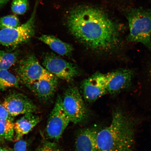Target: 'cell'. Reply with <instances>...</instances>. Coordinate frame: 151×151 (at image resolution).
Returning a JSON list of instances; mask_svg holds the SVG:
<instances>
[{
  "label": "cell",
  "instance_id": "obj_1",
  "mask_svg": "<svg viewBox=\"0 0 151 151\" xmlns=\"http://www.w3.org/2000/svg\"><path fill=\"white\" fill-rule=\"evenodd\" d=\"M67 25L76 39L96 51L112 52L121 44L118 24L99 7L89 5L75 7L68 15Z\"/></svg>",
  "mask_w": 151,
  "mask_h": 151
},
{
  "label": "cell",
  "instance_id": "obj_2",
  "mask_svg": "<svg viewBox=\"0 0 151 151\" xmlns=\"http://www.w3.org/2000/svg\"><path fill=\"white\" fill-rule=\"evenodd\" d=\"M112 115L109 125L98 132L99 151H134L138 120L120 108L115 109Z\"/></svg>",
  "mask_w": 151,
  "mask_h": 151
},
{
  "label": "cell",
  "instance_id": "obj_3",
  "mask_svg": "<svg viewBox=\"0 0 151 151\" xmlns=\"http://www.w3.org/2000/svg\"><path fill=\"white\" fill-rule=\"evenodd\" d=\"M128 41L142 43L151 51V9L139 7L128 11Z\"/></svg>",
  "mask_w": 151,
  "mask_h": 151
},
{
  "label": "cell",
  "instance_id": "obj_4",
  "mask_svg": "<svg viewBox=\"0 0 151 151\" xmlns=\"http://www.w3.org/2000/svg\"><path fill=\"white\" fill-rule=\"evenodd\" d=\"M37 5V2L31 17L25 23L17 27L0 30V45L6 46H17L27 42L33 37Z\"/></svg>",
  "mask_w": 151,
  "mask_h": 151
},
{
  "label": "cell",
  "instance_id": "obj_5",
  "mask_svg": "<svg viewBox=\"0 0 151 151\" xmlns=\"http://www.w3.org/2000/svg\"><path fill=\"white\" fill-rule=\"evenodd\" d=\"M63 109L70 120L75 124L83 121L87 117L88 112L83 98L76 86L70 87L62 97Z\"/></svg>",
  "mask_w": 151,
  "mask_h": 151
},
{
  "label": "cell",
  "instance_id": "obj_6",
  "mask_svg": "<svg viewBox=\"0 0 151 151\" xmlns=\"http://www.w3.org/2000/svg\"><path fill=\"white\" fill-rule=\"evenodd\" d=\"M17 73L19 80L26 86L41 79L55 76L40 65L33 54L28 55L21 60Z\"/></svg>",
  "mask_w": 151,
  "mask_h": 151
},
{
  "label": "cell",
  "instance_id": "obj_7",
  "mask_svg": "<svg viewBox=\"0 0 151 151\" xmlns=\"http://www.w3.org/2000/svg\"><path fill=\"white\" fill-rule=\"evenodd\" d=\"M42 65L49 73L67 82H70L80 75L77 66L54 54H48L43 58Z\"/></svg>",
  "mask_w": 151,
  "mask_h": 151
},
{
  "label": "cell",
  "instance_id": "obj_8",
  "mask_svg": "<svg viewBox=\"0 0 151 151\" xmlns=\"http://www.w3.org/2000/svg\"><path fill=\"white\" fill-rule=\"evenodd\" d=\"M70 122L62 105V97L58 96L49 116L45 129L47 138L58 141Z\"/></svg>",
  "mask_w": 151,
  "mask_h": 151
},
{
  "label": "cell",
  "instance_id": "obj_9",
  "mask_svg": "<svg viewBox=\"0 0 151 151\" xmlns=\"http://www.w3.org/2000/svg\"><path fill=\"white\" fill-rule=\"evenodd\" d=\"M81 88L85 101L89 103L94 102L107 93L106 74L94 73L83 81Z\"/></svg>",
  "mask_w": 151,
  "mask_h": 151
},
{
  "label": "cell",
  "instance_id": "obj_10",
  "mask_svg": "<svg viewBox=\"0 0 151 151\" xmlns=\"http://www.w3.org/2000/svg\"><path fill=\"white\" fill-rule=\"evenodd\" d=\"M2 104L12 117L34 113L38 110L37 107L32 101L23 94L17 92L7 96Z\"/></svg>",
  "mask_w": 151,
  "mask_h": 151
},
{
  "label": "cell",
  "instance_id": "obj_11",
  "mask_svg": "<svg viewBox=\"0 0 151 151\" xmlns=\"http://www.w3.org/2000/svg\"><path fill=\"white\" fill-rule=\"evenodd\" d=\"M134 72L132 70L120 69L106 74L107 93L115 95L131 86Z\"/></svg>",
  "mask_w": 151,
  "mask_h": 151
},
{
  "label": "cell",
  "instance_id": "obj_12",
  "mask_svg": "<svg viewBox=\"0 0 151 151\" xmlns=\"http://www.w3.org/2000/svg\"><path fill=\"white\" fill-rule=\"evenodd\" d=\"M58 84V78L54 76L35 81L26 86L40 101L46 102L53 97Z\"/></svg>",
  "mask_w": 151,
  "mask_h": 151
},
{
  "label": "cell",
  "instance_id": "obj_13",
  "mask_svg": "<svg viewBox=\"0 0 151 151\" xmlns=\"http://www.w3.org/2000/svg\"><path fill=\"white\" fill-rule=\"evenodd\" d=\"M41 118L34 113H27L14 123V134L13 141L15 142L22 139L41 122Z\"/></svg>",
  "mask_w": 151,
  "mask_h": 151
},
{
  "label": "cell",
  "instance_id": "obj_14",
  "mask_svg": "<svg viewBox=\"0 0 151 151\" xmlns=\"http://www.w3.org/2000/svg\"><path fill=\"white\" fill-rule=\"evenodd\" d=\"M99 131L93 128L81 130L77 135L75 142L76 151H99L97 136Z\"/></svg>",
  "mask_w": 151,
  "mask_h": 151
},
{
  "label": "cell",
  "instance_id": "obj_15",
  "mask_svg": "<svg viewBox=\"0 0 151 151\" xmlns=\"http://www.w3.org/2000/svg\"><path fill=\"white\" fill-rule=\"evenodd\" d=\"M38 39L60 55L69 56L72 53L73 50L72 45L64 42L54 36L42 35Z\"/></svg>",
  "mask_w": 151,
  "mask_h": 151
},
{
  "label": "cell",
  "instance_id": "obj_16",
  "mask_svg": "<svg viewBox=\"0 0 151 151\" xmlns=\"http://www.w3.org/2000/svg\"><path fill=\"white\" fill-rule=\"evenodd\" d=\"M19 81L18 77L7 70H0V90H4L9 88L18 87Z\"/></svg>",
  "mask_w": 151,
  "mask_h": 151
},
{
  "label": "cell",
  "instance_id": "obj_17",
  "mask_svg": "<svg viewBox=\"0 0 151 151\" xmlns=\"http://www.w3.org/2000/svg\"><path fill=\"white\" fill-rule=\"evenodd\" d=\"M14 134L13 121L0 119V141H13Z\"/></svg>",
  "mask_w": 151,
  "mask_h": 151
},
{
  "label": "cell",
  "instance_id": "obj_18",
  "mask_svg": "<svg viewBox=\"0 0 151 151\" xmlns=\"http://www.w3.org/2000/svg\"><path fill=\"white\" fill-rule=\"evenodd\" d=\"M17 56L14 53L0 50V70H7L16 63Z\"/></svg>",
  "mask_w": 151,
  "mask_h": 151
},
{
  "label": "cell",
  "instance_id": "obj_19",
  "mask_svg": "<svg viewBox=\"0 0 151 151\" xmlns=\"http://www.w3.org/2000/svg\"><path fill=\"white\" fill-rule=\"evenodd\" d=\"M20 25L19 20L15 15H9L0 19V28H13Z\"/></svg>",
  "mask_w": 151,
  "mask_h": 151
},
{
  "label": "cell",
  "instance_id": "obj_20",
  "mask_svg": "<svg viewBox=\"0 0 151 151\" xmlns=\"http://www.w3.org/2000/svg\"><path fill=\"white\" fill-rule=\"evenodd\" d=\"M29 6L28 0H13L11 4V10L15 14L22 15L27 11Z\"/></svg>",
  "mask_w": 151,
  "mask_h": 151
},
{
  "label": "cell",
  "instance_id": "obj_21",
  "mask_svg": "<svg viewBox=\"0 0 151 151\" xmlns=\"http://www.w3.org/2000/svg\"><path fill=\"white\" fill-rule=\"evenodd\" d=\"M37 151H61L54 143L45 142Z\"/></svg>",
  "mask_w": 151,
  "mask_h": 151
},
{
  "label": "cell",
  "instance_id": "obj_22",
  "mask_svg": "<svg viewBox=\"0 0 151 151\" xmlns=\"http://www.w3.org/2000/svg\"><path fill=\"white\" fill-rule=\"evenodd\" d=\"M0 119L9 120L13 121L14 118L9 114L4 106L0 104Z\"/></svg>",
  "mask_w": 151,
  "mask_h": 151
},
{
  "label": "cell",
  "instance_id": "obj_23",
  "mask_svg": "<svg viewBox=\"0 0 151 151\" xmlns=\"http://www.w3.org/2000/svg\"><path fill=\"white\" fill-rule=\"evenodd\" d=\"M27 146L26 142L22 139H20L16 142L13 151H26Z\"/></svg>",
  "mask_w": 151,
  "mask_h": 151
},
{
  "label": "cell",
  "instance_id": "obj_24",
  "mask_svg": "<svg viewBox=\"0 0 151 151\" xmlns=\"http://www.w3.org/2000/svg\"><path fill=\"white\" fill-rule=\"evenodd\" d=\"M10 0H0V8L5 5Z\"/></svg>",
  "mask_w": 151,
  "mask_h": 151
},
{
  "label": "cell",
  "instance_id": "obj_25",
  "mask_svg": "<svg viewBox=\"0 0 151 151\" xmlns=\"http://www.w3.org/2000/svg\"><path fill=\"white\" fill-rule=\"evenodd\" d=\"M0 151H13V150H10V149L1 148V147H0Z\"/></svg>",
  "mask_w": 151,
  "mask_h": 151
}]
</instances>
